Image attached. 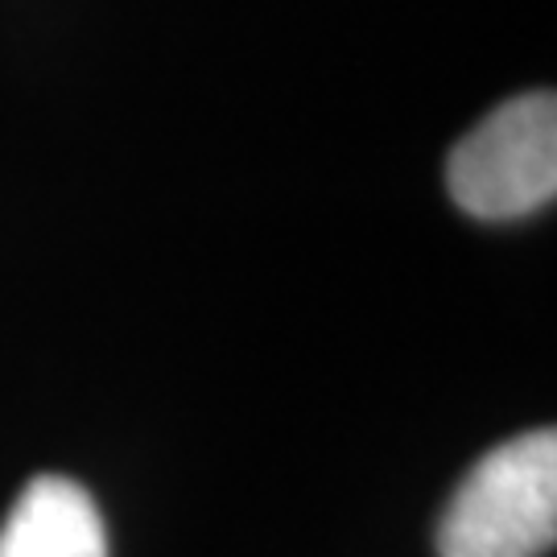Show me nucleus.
<instances>
[{"label": "nucleus", "mask_w": 557, "mask_h": 557, "mask_svg": "<svg viewBox=\"0 0 557 557\" xmlns=\"http://www.w3.org/2000/svg\"><path fill=\"white\" fill-rule=\"evenodd\" d=\"M557 537V434L533 430L487 450L438 524V557H541Z\"/></svg>", "instance_id": "nucleus-1"}, {"label": "nucleus", "mask_w": 557, "mask_h": 557, "mask_svg": "<svg viewBox=\"0 0 557 557\" xmlns=\"http://www.w3.org/2000/svg\"><path fill=\"white\" fill-rule=\"evenodd\" d=\"M450 199L487 223L520 220L557 195V100L529 91L499 103L446 161Z\"/></svg>", "instance_id": "nucleus-2"}, {"label": "nucleus", "mask_w": 557, "mask_h": 557, "mask_svg": "<svg viewBox=\"0 0 557 557\" xmlns=\"http://www.w3.org/2000/svg\"><path fill=\"white\" fill-rule=\"evenodd\" d=\"M0 557H108L91 492L66 475L29 479L0 524Z\"/></svg>", "instance_id": "nucleus-3"}]
</instances>
